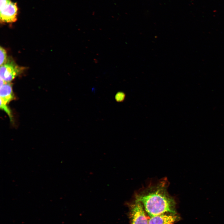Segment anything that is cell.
<instances>
[{
    "instance_id": "cell-5",
    "label": "cell",
    "mask_w": 224,
    "mask_h": 224,
    "mask_svg": "<svg viewBox=\"0 0 224 224\" xmlns=\"http://www.w3.org/2000/svg\"><path fill=\"white\" fill-rule=\"evenodd\" d=\"M180 219L177 213H165L151 217L148 224H174Z\"/></svg>"
},
{
    "instance_id": "cell-4",
    "label": "cell",
    "mask_w": 224,
    "mask_h": 224,
    "mask_svg": "<svg viewBox=\"0 0 224 224\" xmlns=\"http://www.w3.org/2000/svg\"><path fill=\"white\" fill-rule=\"evenodd\" d=\"M18 8L16 3L11 1L0 9V19L3 23H12L17 20Z\"/></svg>"
},
{
    "instance_id": "cell-3",
    "label": "cell",
    "mask_w": 224,
    "mask_h": 224,
    "mask_svg": "<svg viewBox=\"0 0 224 224\" xmlns=\"http://www.w3.org/2000/svg\"><path fill=\"white\" fill-rule=\"evenodd\" d=\"M131 224H148L145 210L142 205L134 200L130 205Z\"/></svg>"
},
{
    "instance_id": "cell-6",
    "label": "cell",
    "mask_w": 224,
    "mask_h": 224,
    "mask_svg": "<svg viewBox=\"0 0 224 224\" xmlns=\"http://www.w3.org/2000/svg\"><path fill=\"white\" fill-rule=\"evenodd\" d=\"M14 98L12 84L5 82L0 86V100L7 104Z\"/></svg>"
},
{
    "instance_id": "cell-10",
    "label": "cell",
    "mask_w": 224,
    "mask_h": 224,
    "mask_svg": "<svg viewBox=\"0 0 224 224\" xmlns=\"http://www.w3.org/2000/svg\"><path fill=\"white\" fill-rule=\"evenodd\" d=\"M11 2L10 0H0V9L3 8Z\"/></svg>"
},
{
    "instance_id": "cell-8",
    "label": "cell",
    "mask_w": 224,
    "mask_h": 224,
    "mask_svg": "<svg viewBox=\"0 0 224 224\" xmlns=\"http://www.w3.org/2000/svg\"><path fill=\"white\" fill-rule=\"evenodd\" d=\"M0 109L3 110L8 115L11 121L12 120V116L11 112L6 104L0 100Z\"/></svg>"
},
{
    "instance_id": "cell-9",
    "label": "cell",
    "mask_w": 224,
    "mask_h": 224,
    "mask_svg": "<svg viewBox=\"0 0 224 224\" xmlns=\"http://www.w3.org/2000/svg\"><path fill=\"white\" fill-rule=\"evenodd\" d=\"M125 97V95L124 93L122 92H118L116 94L115 98L118 102H121L124 100Z\"/></svg>"
},
{
    "instance_id": "cell-7",
    "label": "cell",
    "mask_w": 224,
    "mask_h": 224,
    "mask_svg": "<svg viewBox=\"0 0 224 224\" xmlns=\"http://www.w3.org/2000/svg\"><path fill=\"white\" fill-rule=\"evenodd\" d=\"M0 66L5 63L7 60L6 50L2 47H0Z\"/></svg>"
},
{
    "instance_id": "cell-1",
    "label": "cell",
    "mask_w": 224,
    "mask_h": 224,
    "mask_svg": "<svg viewBox=\"0 0 224 224\" xmlns=\"http://www.w3.org/2000/svg\"><path fill=\"white\" fill-rule=\"evenodd\" d=\"M168 185L164 179L150 184L137 192L134 200L142 205L150 217L165 213H176L175 201L167 191Z\"/></svg>"
},
{
    "instance_id": "cell-2",
    "label": "cell",
    "mask_w": 224,
    "mask_h": 224,
    "mask_svg": "<svg viewBox=\"0 0 224 224\" xmlns=\"http://www.w3.org/2000/svg\"><path fill=\"white\" fill-rule=\"evenodd\" d=\"M23 70V68L19 66L12 60L7 59L0 66V78L5 82H10Z\"/></svg>"
}]
</instances>
